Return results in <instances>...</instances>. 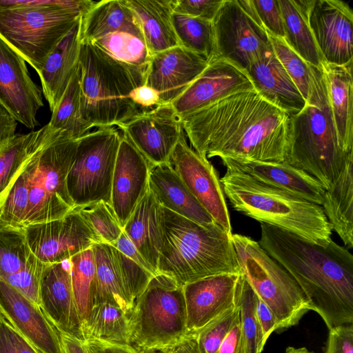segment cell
Masks as SVG:
<instances>
[{
  "instance_id": "6da1fadb",
  "label": "cell",
  "mask_w": 353,
  "mask_h": 353,
  "mask_svg": "<svg viewBox=\"0 0 353 353\" xmlns=\"http://www.w3.org/2000/svg\"><path fill=\"white\" fill-rule=\"evenodd\" d=\"M290 117L252 90L229 95L181 121L192 148L203 157L285 163Z\"/></svg>"
},
{
  "instance_id": "7a4b0ae2",
  "label": "cell",
  "mask_w": 353,
  "mask_h": 353,
  "mask_svg": "<svg viewBox=\"0 0 353 353\" xmlns=\"http://www.w3.org/2000/svg\"><path fill=\"white\" fill-rule=\"evenodd\" d=\"M260 246L295 279L328 329L353 323V256L332 240L326 247L261 223Z\"/></svg>"
},
{
  "instance_id": "3957f363",
  "label": "cell",
  "mask_w": 353,
  "mask_h": 353,
  "mask_svg": "<svg viewBox=\"0 0 353 353\" xmlns=\"http://www.w3.org/2000/svg\"><path fill=\"white\" fill-rule=\"evenodd\" d=\"M161 245L157 267L184 285L220 274H240L232 234L216 223L201 224L161 206Z\"/></svg>"
},
{
  "instance_id": "277c9868",
  "label": "cell",
  "mask_w": 353,
  "mask_h": 353,
  "mask_svg": "<svg viewBox=\"0 0 353 353\" xmlns=\"http://www.w3.org/2000/svg\"><path fill=\"white\" fill-rule=\"evenodd\" d=\"M353 152L340 146L321 68L311 66L310 89L304 108L291 115L285 163L314 177L326 190Z\"/></svg>"
},
{
  "instance_id": "5b68a950",
  "label": "cell",
  "mask_w": 353,
  "mask_h": 353,
  "mask_svg": "<svg viewBox=\"0 0 353 353\" xmlns=\"http://www.w3.org/2000/svg\"><path fill=\"white\" fill-rule=\"evenodd\" d=\"M220 181L235 210L322 247L332 240L321 205L235 171L227 170Z\"/></svg>"
},
{
  "instance_id": "8992f818",
  "label": "cell",
  "mask_w": 353,
  "mask_h": 353,
  "mask_svg": "<svg viewBox=\"0 0 353 353\" xmlns=\"http://www.w3.org/2000/svg\"><path fill=\"white\" fill-rule=\"evenodd\" d=\"M79 65L81 114L93 128L118 127L143 110L130 94L145 84L148 65L121 62L82 40Z\"/></svg>"
},
{
  "instance_id": "52a82bcc",
  "label": "cell",
  "mask_w": 353,
  "mask_h": 353,
  "mask_svg": "<svg viewBox=\"0 0 353 353\" xmlns=\"http://www.w3.org/2000/svg\"><path fill=\"white\" fill-rule=\"evenodd\" d=\"M94 2L0 0V37L38 72Z\"/></svg>"
},
{
  "instance_id": "ba28073f",
  "label": "cell",
  "mask_w": 353,
  "mask_h": 353,
  "mask_svg": "<svg viewBox=\"0 0 353 353\" xmlns=\"http://www.w3.org/2000/svg\"><path fill=\"white\" fill-rule=\"evenodd\" d=\"M77 139L42 127L38 145L28 160L29 203L23 227L60 219L75 207L67 188Z\"/></svg>"
},
{
  "instance_id": "9c48e42d",
  "label": "cell",
  "mask_w": 353,
  "mask_h": 353,
  "mask_svg": "<svg viewBox=\"0 0 353 353\" xmlns=\"http://www.w3.org/2000/svg\"><path fill=\"white\" fill-rule=\"evenodd\" d=\"M130 345L139 353L165 352L188 334L183 285L164 274L154 275L134 302Z\"/></svg>"
},
{
  "instance_id": "30bf717a",
  "label": "cell",
  "mask_w": 353,
  "mask_h": 353,
  "mask_svg": "<svg viewBox=\"0 0 353 353\" xmlns=\"http://www.w3.org/2000/svg\"><path fill=\"white\" fill-rule=\"evenodd\" d=\"M241 273L272 311L276 332L296 325L311 303L290 274L249 236L232 234Z\"/></svg>"
},
{
  "instance_id": "8fae6325",
  "label": "cell",
  "mask_w": 353,
  "mask_h": 353,
  "mask_svg": "<svg viewBox=\"0 0 353 353\" xmlns=\"http://www.w3.org/2000/svg\"><path fill=\"white\" fill-rule=\"evenodd\" d=\"M121 133L115 127L97 128L77 139L67 188L75 208L103 201L111 205V187Z\"/></svg>"
},
{
  "instance_id": "7c38bea8",
  "label": "cell",
  "mask_w": 353,
  "mask_h": 353,
  "mask_svg": "<svg viewBox=\"0 0 353 353\" xmlns=\"http://www.w3.org/2000/svg\"><path fill=\"white\" fill-rule=\"evenodd\" d=\"M212 23L215 58L225 59L245 71L272 48L252 0H224Z\"/></svg>"
},
{
  "instance_id": "4fadbf2b",
  "label": "cell",
  "mask_w": 353,
  "mask_h": 353,
  "mask_svg": "<svg viewBox=\"0 0 353 353\" xmlns=\"http://www.w3.org/2000/svg\"><path fill=\"white\" fill-rule=\"evenodd\" d=\"M22 229L30 252L46 264L69 260L100 243L77 208L62 218Z\"/></svg>"
},
{
  "instance_id": "5bb4252c",
  "label": "cell",
  "mask_w": 353,
  "mask_h": 353,
  "mask_svg": "<svg viewBox=\"0 0 353 353\" xmlns=\"http://www.w3.org/2000/svg\"><path fill=\"white\" fill-rule=\"evenodd\" d=\"M170 163L214 221L232 234L230 214L218 172L208 159L190 147L183 132Z\"/></svg>"
},
{
  "instance_id": "9a60e30c",
  "label": "cell",
  "mask_w": 353,
  "mask_h": 353,
  "mask_svg": "<svg viewBox=\"0 0 353 353\" xmlns=\"http://www.w3.org/2000/svg\"><path fill=\"white\" fill-rule=\"evenodd\" d=\"M118 128L152 166L170 163L184 132L170 103L143 110Z\"/></svg>"
},
{
  "instance_id": "2e32d148",
  "label": "cell",
  "mask_w": 353,
  "mask_h": 353,
  "mask_svg": "<svg viewBox=\"0 0 353 353\" xmlns=\"http://www.w3.org/2000/svg\"><path fill=\"white\" fill-rule=\"evenodd\" d=\"M309 25L324 62H353V11L341 0H312Z\"/></svg>"
},
{
  "instance_id": "e0dca14e",
  "label": "cell",
  "mask_w": 353,
  "mask_h": 353,
  "mask_svg": "<svg viewBox=\"0 0 353 353\" xmlns=\"http://www.w3.org/2000/svg\"><path fill=\"white\" fill-rule=\"evenodd\" d=\"M254 90L247 72L223 58L206 68L170 104L180 119L236 92Z\"/></svg>"
},
{
  "instance_id": "ac0fdd59",
  "label": "cell",
  "mask_w": 353,
  "mask_h": 353,
  "mask_svg": "<svg viewBox=\"0 0 353 353\" xmlns=\"http://www.w3.org/2000/svg\"><path fill=\"white\" fill-rule=\"evenodd\" d=\"M0 103L26 128L39 125L42 90L30 78L25 59L1 37Z\"/></svg>"
},
{
  "instance_id": "d6986e66",
  "label": "cell",
  "mask_w": 353,
  "mask_h": 353,
  "mask_svg": "<svg viewBox=\"0 0 353 353\" xmlns=\"http://www.w3.org/2000/svg\"><path fill=\"white\" fill-rule=\"evenodd\" d=\"M241 276V273L220 274L183 285L188 334L239 305Z\"/></svg>"
},
{
  "instance_id": "ffe728a7",
  "label": "cell",
  "mask_w": 353,
  "mask_h": 353,
  "mask_svg": "<svg viewBox=\"0 0 353 353\" xmlns=\"http://www.w3.org/2000/svg\"><path fill=\"white\" fill-rule=\"evenodd\" d=\"M152 165L123 132L115 162L110 203L122 228L147 193Z\"/></svg>"
},
{
  "instance_id": "44dd1931",
  "label": "cell",
  "mask_w": 353,
  "mask_h": 353,
  "mask_svg": "<svg viewBox=\"0 0 353 353\" xmlns=\"http://www.w3.org/2000/svg\"><path fill=\"white\" fill-rule=\"evenodd\" d=\"M209 60L181 46L152 55L147 66L145 85L159 94L161 104L171 103L206 68Z\"/></svg>"
},
{
  "instance_id": "7402d4cb",
  "label": "cell",
  "mask_w": 353,
  "mask_h": 353,
  "mask_svg": "<svg viewBox=\"0 0 353 353\" xmlns=\"http://www.w3.org/2000/svg\"><path fill=\"white\" fill-rule=\"evenodd\" d=\"M0 309L39 353H61L59 333L41 307L0 281Z\"/></svg>"
},
{
  "instance_id": "603a6c76",
  "label": "cell",
  "mask_w": 353,
  "mask_h": 353,
  "mask_svg": "<svg viewBox=\"0 0 353 353\" xmlns=\"http://www.w3.org/2000/svg\"><path fill=\"white\" fill-rule=\"evenodd\" d=\"M227 170L243 173L266 185L284 190L321 205L322 185L304 170L287 163L253 161L221 158Z\"/></svg>"
},
{
  "instance_id": "cb8c5ba5",
  "label": "cell",
  "mask_w": 353,
  "mask_h": 353,
  "mask_svg": "<svg viewBox=\"0 0 353 353\" xmlns=\"http://www.w3.org/2000/svg\"><path fill=\"white\" fill-rule=\"evenodd\" d=\"M70 270V259L48 264L41 283V308L58 330L81 338Z\"/></svg>"
},
{
  "instance_id": "d4e9b609",
  "label": "cell",
  "mask_w": 353,
  "mask_h": 353,
  "mask_svg": "<svg viewBox=\"0 0 353 353\" xmlns=\"http://www.w3.org/2000/svg\"><path fill=\"white\" fill-rule=\"evenodd\" d=\"M246 72L254 90L290 116L304 108L306 101L275 56L272 48L253 61Z\"/></svg>"
},
{
  "instance_id": "484cf974",
  "label": "cell",
  "mask_w": 353,
  "mask_h": 353,
  "mask_svg": "<svg viewBox=\"0 0 353 353\" xmlns=\"http://www.w3.org/2000/svg\"><path fill=\"white\" fill-rule=\"evenodd\" d=\"M352 63L337 65L323 61L320 67L339 143L347 153L353 152Z\"/></svg>"
},
{
  "instance_id": "4316f807",
  "label": "cell",
  "mask_w": 353,
  "mask_h": 353,
  "mask_svg": "<svg viewBox=\"0 0 353 353\" xmlns=\"http://www.w3.org/2000/svg\"><path fill=\"white\" fill-rule=\"evenodd\" d=\"M80 43L79 19L50 53L37 72L51 112L63 96L79 64Z\"/></svg>"
},
{
  "instance_id": "83f0119b",
  "label": "cell",
  "mask_w": 353,
  "mask_h": 353,
  "mask_svg": "<svg viewBox=\"0 0 353 353\" xmlns=\"http://www.w3.org/2000/svg\"><path fill=\"white\" fill-rule=\"evenodd\" d=\"M148 188L160 206L199 223L215 222L194 197L170 163L152 166Z\"/></svg>"
},
{
  "instance_id": "f1b7e54d",
  "label": "cell",
  "mask_w": 353,
  "mask_h": 353,
  "mask_svg": "<svg viewBox=\"0 0 353 353\" xmlns=\"http://www.w3.org/2000/svg\"><path fill=\"white\" fill-rule=\"evenodd\" d=\"M136 17L152 57L179 46L172 23V0H125Z\"/></svg>"
},
{
  "instance_id": "f546056e",
  "label": "cell",
  "mask_w": 353,
  "mask_h": 353,
  "mask_svg": "<svg viewBox=\"0 0 353 353\" xmlns=\"http://www.w3.org/2000/svg\"><path fill=\"white\" fill-rule=\"evenodd\" d=\"M121 32L132 34L143 41L139 23L125 0L94 1L81 16L82 41H93Z\"/></svg>"
},
{
  "instance_id": "4dcf8cb0",
  "label": "cell",
  "mask_w": 353,
  "mask_h": 353,
  "mask_svg": "<svg viewBox=\"0 0 353 353\" xmlns=\"http://www.w3.org/2000/svg\"><path fill=\"white\" fill-rule=\"evenodd\" d=\"M123 230L158 273L161 245V206L149 189L137 205Z\"/></svg>"
},
{
  "instance_id": "1f68e13d",
  "label": "cell",
  "mask_w": 353,
  "mask_h": 353,
  "mask_svg": "<svg viewBox=\"0 0 353 353\" xmlns=\"http://www.w3.org/2000/svg\"><path fill=\"white\" fill-rule=\"evenodd\" d=\"M321 206L331 228L345 247L353 248V157L325 190Z\"/></svg>"
},
{
  "instance_id": "d6a6232c",
  "label": "cell",
  "mask_w": 353,
  "mask_h": 353,
  "mask_svg": "<svg viewBox=\"0 0 353 353\" xmlns=\"http://www.w3.org/2000/svg\"><path fill=\"white\" fill-rule=\"evenodd\" d=\"M92 249L95 266L93 305L110 303L130 315L133 302L124 285L114 247L105 243H95Z\"/></svg>"
},
{
  "instance_id": "836d02e7",
  "label": "cell",
  "mask_w": 353,
  "mask_h": 353,
  "mask_svg": "<svg viewBox=\"0 0 353 353\" xmlns=\"http://www.w3.org/2000/svg\"><path fill=\"white\" fill-rule=\"evenodd\" d=\"M312 0H279L285 40L307 63L320 68L323 60L316 46L309 21Z\"/></svg>"
},
{
  "instance_id": "e575fe53",
  "label": "cell",
  "mask_w": 353,
  "mask_h": 353,
  "mask_svg": "<svg viewBox=\"0 0 353 353\" xmlns=\"http://www.w3.org/2000/svg\"><path fill=\"white\" fill-rule=\"evenodd\" d=\"M81 338L130 344V315L115 305L95 304L81 325Z\"/></svg>"
},
{
  "instance_id": "d590c367",
  "label": "cell",
  "mask_w": 353,
  "mask_h": 353,
  "mask_svg": "<svg viewBox=\"0 0 353 353\" xmlns=\"http://www.w3.org/2000/svg\"><path fill=\"white\" fill-rule=\"evenodd\" d=\"M80 68L78 64L63 96L52 112L47 124L51 131L78 139L93 128L83 117L81 110Z\"/></svg>"
},
{
  "instance_id": "8d00e7d4",
  "label": "cell",
  "mask_w": 353,
  "mask_h": 353,
  "mask_svg": "<svg viewBox=\"0 0 353 353\" xmlns=\"http://www.w3.org/2000/svg\"><path fill=\"white\" fill-rule=\"evenodd\" d=\"M172 19L179 46L205 57L209 61L215 58L212 21L174 12Z\"/></svg>"
},
{
  "instance_id": "74e56055",
  "label": "cell",
  "mask_w": 353,
  "mask_h": 353,
  "mask_svg": "<svg viewBox=\"0 0 353 353\" xmlns=\"http://www.w3.org/2000/svg\"><path fill=\"white\" fill-rule=\"evenodd\" d=\"M42 128L27 134H16L0 146V196L37 148Z\"/></svg>"
},
{
  "instance_id": "f35d334b",
  "label": "cell",
  "mask_w": 353,
  "mask_h": 353,
  "mask_svg": "<svg viewBox=\"0 0 353 353\" xmlns=\"http://www.w3.org/2000/svg\"><path fill=\"white\" fill-rule=\"evenodd\" d=\"M70 261L73 294L81 325L93 305L95 266L92 248L73 256Z\"/></svg>"
},
{
  "instance_id": "ab89813d",
  "label": "cell",
  "mask_w": 353,
  "mask_h": 353,
  "mask_svg": "<svg viewBox=\"0 0 353 353\" xmlns=\"http://www.w3.org/2000/svg\"><path fill=\"white\" fill-rule=\"evenodd\" d=\"M28 160L0 196V227H23L29 203Z\"/></svg>"
},
{
  "instance_id": "60d3db41",
  "label": "cell",
  "mask_w": 353,
  "mask_h": 353,
  "mask_svg": "<svg viewBox=\"0 0 353 353\" xmlns=\"http://www.w3.org/2000/svg\"><path fill=\"white\" fill-rule=\"evenodd\" d=\"M113 58L137 66H147L151 56L143 40L128 32L109 34L93 41Z\"/></svg>"
},
{
  "instance_id": "b9f144b4",
  "label": "cell",
  "mask_w": 353,
  "mask_h": 353,
  "mask_svg": "<svg viewBox=\"0 0 353 353\" xmlns=\"http://www.w3.org/2000/svg\"><path fill=\"white\" fill-rule=\"evenodd\" d=\"M256 294L241 274L239 316L245 353H261L264 348L256 311Z\"/></svg>"
},
{
  "instance_id": "7bdbcfd3",
  "label": "cell",
  "mask_w": 353,
  "mask_h": 353,
  "mask_svg": "<svg viewBox=\"0 0 353 353\" xmlns=\"http://www.w3.org/2000/svg\"><path fill=\"white\" fill-rule=\"evenodd\" d=\"M30 253L22 228L0 227V281L23 266Z\"/></svg>"
},
{
  "instance_id": "ee69618b",
  "label": "cell",
  "mask_w": 353,
  "mask_h": 353,
  "mask_svg": "<svg viewBox=\"0 0 353 353\" xmlns=\"http://www.w3.org/2000/svg\"><path fill=\"white\" fill-rule=\"evenodd\" d=\"M268 34L275 56L306 101L310 89L312 65L295 52L284 38Z\"/></svg>"
},
{
  "instance_id": "f6af8a7d",
  "label": "cell",
  "mask_w": 353,
  "mask_h": 353,
  "mask_svg": "<svg viewBox=\"0 0 353 353\" xmlns=\"http://www.w3.org/2000/svg\"><path fill=\"white\" fill-rule=\"evenodd\" d=\"M78 209L100 243L111 245L121 235L123 228L110 204L100 201Z\"/></svg>"
},
{
  "instance_id": "bcb514c9",
  "label": "cell",
  "mask_w": 353,
  "mask_h": 353,
  "mask_svg": "<svg viewBox=\"0 0 353 353\" xmlns=\"http://www.w3.org/2000/svg\"><path fill=\"white\" fill-rule=\"evenodd\" d=\"M47 265L30 253L25 265L3 281L41 307V283Z\"/></svg>"
},
{
  "instance_id": "7dc6e473",
  "label": "cell",
  "mask_w": 353,
  "mask_h": 353,
  "mask_svg": "<svg viewBox=\"0 0 353 353\" xmlns=\"http://www.w3.org/2000/svg\"><path fill=\"white\" fill-rule=\"evenodd\" d=\"M239 313V305L220 315L196 332L201 353H217Z\"/></svg>"
},
{
  "instance_id": "c3c4849f",
  "label": "cell",
  "mask_w": 353,
  "mask_h": 353,
  "mask_svg": "<svg viewBox=\"0 0 353 353\" xmlns=\"http://www.w3.org/2000/svg\"><path fill=\"white\" fill-rule=\"evenodd\" d=\"M114 248L124 285L134 304L154 275Z\"/></svg>"
},
{
  "instance_id": "681fc988",
  "label": "cell",
  "mask_w": 353,
  "mask_h": 353,
  "mask_svg": "<svg viewBox=\"0 0 353 353\" xmlns=\"http://www.w3.org/2000/svg\"><path fill=\"white\" fill-rule=\"evenodd\" d=\"M261 22L272 35L285 38L282 13L279 0H252Z\"/></svg>"
},
{
  "instance_id": "f907efd6",
  "label": "cell",
  "mask_w": 353,
  "mask_h": 353,
  "mask_svg": "<svg viewBox=\"0 0 353 353\" xmlns=\"http://www.w3.org/2000/svg\"><path fill=\"white\" fill-rule=\"evenodd\" d=\"M224 0H172L173 12L213 21Z\"/></svg>"
},
{
  "instance_id": "816d5d0a",
  "label": "cell",
  "mask_w": 353,
  "mask_h": 353,
  "mask_svg": "<svg viewBox=\"0 0 353 353\" xmlns=\"http://www.w3.org/2000/svg\"><path fill=\"white\" fill-rule=\"evenodd\" d=\"M325 353H353V325L343 324L329 329Z\"/></svg>"
},
{
  "instance_id": "f5cc1de1",
  "label": "cell",
  "mask_w": 353,
  "mask_h": 353,
  "mask_svg": "<svg viewBox=\"0 0 353 353\" xmlns=\"http://www.w3.org/2000/svg\"><path fill=\"white\" fill-rule=\"evenodd\" d=\"M217 353H245L239 313L221 343Z\"/></svg>"
},
{
  "instance_id": "db71d44e",
  "label": "cell",
  "mask_w": 353,
  "mask_h": 353,
  "mask_svg": "<svg viewBox=\"0 0 353 353\" xmlns=\"http://www.w3.org/2000/svg\"><path fill=\"white\" fill-rule=\"evenodd\" d=\"M256 311L262 335V343L265 346L271 334L276 332L277 323L270 309L257 295Z\"/></svg>"
},
{
  "instance_id": "11a10c76",
  "label": "cell",
  "mask_w": 353,
  "mask_h": 353,
  "mask_svg": "<svg viewBox=\"0 0 353 353\" xmlns=\"http://www.w3.org/2000/svg\"><path fill=\"white\" fill-rule=\"evenodd\" d=\"M111 245L117 248L124 255L129 257L133 261L151 272L152 274L156 275L158 274L147 262L132 241L123 231L119 238L114 243L111 244Z\"/></svg>"
},
{
  "instance_id": "9f6ffc18",
  "label": "cell",
  "mask_w": 353,
  "mask_h": 353,
  "mask_svg": "<svg viewBox=\"0 0 353 353\" xmlns=\"http://www.w3.org/2000/svg\"><path fill=\"white\" fill-rule=\"evenodd\" d=\"M88 353H139L130 344L112 343L97 339L85 340Z\"/></svg>"
},
{
  "instance_id": "6f0895ef",
  "label": "cell",
  "mask_w": 353,
  "mask_h": 353,
  "mask_svg": "<svg viewBox=\"0 0 353 353\" xmlns=\"http://www.w3.org/2000/svg\"><path fill=\"white\" fill-rule=\"evenodd\" d=\"M132 101L143 110L154 108L161 104L159 93L152 88L142 85L130 94Z\"/></svg>"
},
{
  "instance_id": "680465c9",
  "label": "cell",
  "mask_w": 353,
  "mask_h": 353,
  "mask_svg": "<svg viewBox=\"0 0 353 353\" xmlns=\"http://www.w3.org/2000/svg\"><path fill=\"white\" fill-rule=\"evenodd\" d=\"M18 121L0 103V146L14 137Z\"/></svg>"
},
{
  "instance_id": "91938a15",
  "label": "cell",
  "mask_w": 353,
  "mask_h": 353,
  "mask_svg": "<svg viewBox=\"0 0 353 353\" xmlns=\"http://www.w3.org/2000/svg\"><path fill=\"white\" fill-rule=\"evenodd\" d=\"M57 331L61 353H88L84 340L58 330Z\"/></svg>"
},
{
  "instance_id": "94428289",
  "label": "cell",
  "mask_w": 353,
  "mask_h": 353,
  "mask_svg": "<svg viewBox=\"0 0 353 353\" xmlns=\"http://www.w3.org/2000/svg\"><path fill=\"white\" fill-rule=\"evenodd\" d=\"M4 315V314H3ZM9 334L19 353H39L4 315Z\"/></svg>"
},
{
  "instance_id": "6125c7cd",
  "label": "cell",
  "mask_w": 353,
  "mask_h": 353,
  "mask_svg": "<svg viewBox=\"0 0 353 353\" xmlns=\"http://www.w3.org/2000/svg\"><path fill=\"white\" fill-rule=\"evenodd\" d=\"M163 353H201L196 333H189L179 343Z\"/></svg>"
},
{
  "instance_id": "be15d7a7",
  "label": "cell",
  "mask_w": 353,
  "mask_h": 353,
  "mask_svg": "<svg viewBox=\"0 0 353 353\" xmlns=\"http://www.w3.org/2000/svg\"><path fill=\"white\" fill-rule=\"evenodd\" d=\"M0 353H19L12 343L6 318L0 309Z\"/></svg>"
},
{
  "instance_id": "e7e4bbea",
  "label": "cell",
  "mask_w": 353,
  "mask_h": 353,
  "mask_svg": "<svg viewBox=\"0 0 353 353\" xmlns=\"http://www.w3.org/2000/svg\"><path fill=\"white\" fill-rule=\"evenodd\" d=\"M285 353H314L308 351L305 347L296 348L294 347H288L285 350Z\"/></svg>"
},
{
  "instance_id": "03108f58",
  "label": "cell",
  "mask_w": 353,
  "mask_h": 353,
  "mask_svg": "<svg viewBox=\"0 0 353 353\" xmlns=\"http://www.w3.org/2000/svg\"><path fill=\"white\" fill-rule=\"evenodd\" d=\"M154 353H155V352H154ZM160 353H162V352H160Z\"/></svg>"
}]
</instances>
